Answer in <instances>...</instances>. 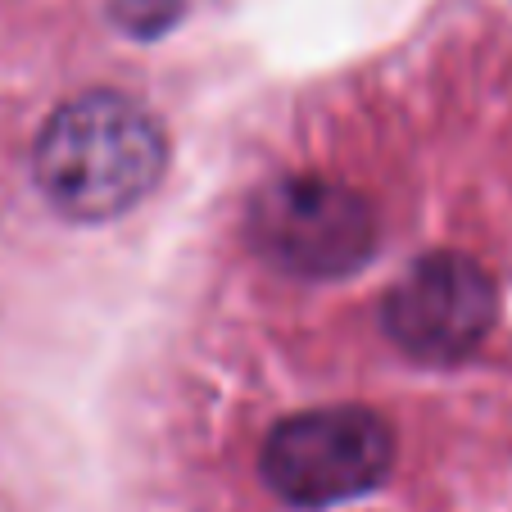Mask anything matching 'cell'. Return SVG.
Returning a JSON list of instances; mask_svg holds the SVG:
<instances>
[{"label":"cell","instance_id":"cell-1","mask_svg":"<svg viewBox=\"0 0 512 512\" xmlns=\"http://www.w3.org/2000/svg\"><path fill=\"white\" fill-rule=\"evenodd\" d=\"M168 164L159 118L132 96L87 91L46 118L32 150L37 186L64 218L109 223L155 191Z\"/></svg>","mask_w":512,"mask_h":512},{"label":"cell","instance_id":"cell-4","mask_svg":"<svg viewBox=\"0 0 512 512\" xmlns=\"http://www.w3.org/2000/svg\"><path fill=\"white\" fill-rule=\"evenodd\" d=\"M499 295L481 263L463 254H426L390 286L381 322L404 354L422 363H458L490 336Z\"/></svg>","mask_w":512,"mask_h":512},{"label":"cell","instance_id":"cell-2","mask_svg":"<svg viewBox=\"0 0 512 512\" xmlns=\"http://www.w3.org/2000/svg\"><path fill=\"white\" fill-rule=\"evenodd\" d=\"M395 463V435L368 408H313L272 426L263 445V476L286 503H327L368 494Z\"/></svg>","mask_w":512,"mask_h":512},{"label":"cell","instance_id":"cell-3","mask_svg":"<svg viewBox=\"0 0 512 512\" xmlns=\"http://www.w3.org/2000/svg\"><path fill=\"white\" fill-rule=\"evenodd\" d=\"M250 236L277 268L300 277H340L372 250V209L331 177H281L254 200Z\"/></svg>","mask_w":512,"mask_h":512}]
</instances>
